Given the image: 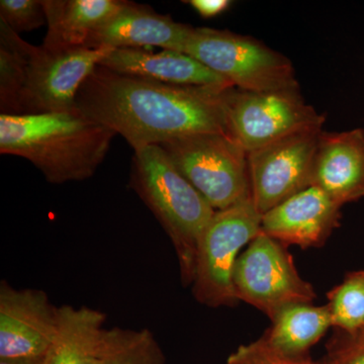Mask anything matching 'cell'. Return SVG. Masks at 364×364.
<instances>
[{
	"label": "cell",
	"mask_w": 364,
	"mask_h": 364,
	"mask_svg": "<svg viewBox=\"0 0 364 364\" xmlns=\"http://www.w3.org/2000/svg\"><path fill=\"white\" fill-rule=\"evenodd\" d=\"M231 90L168 85L98 65L81 85L76 109L136 150L196 134L229 135Z\"/></svg>",
	"instance_id": "obj_1"
},
{
	"label": "cell",
	"mask_w": 364,
	"mask_h": 364,
	"mask_svg": "<svg viewBox=\"0 0 364 364\" xmlns=\"http://www.w3.org/2000/svg\"><path fill=\"white\" fill-rule=\"evenodd\" d=\"M116 135L78 109L0 114V153L25 158L53 184L82 181L95 176Z\"/></svg>",
	"instance_id": "obj_2"
},
{
	"label": "cell",
	"mask_w": 364,
	"mask_h": 364,
	"mask_svg": "<svg viewBox=\"0 0 364 364\" xmlns=\"http://www.w3.org/2000/svg\"><path fill=\"white\" fill-rule=\"evenodd\" d=\"M130 186L169 237L182 284H193L198 241L215 210L158 145L134 150Z\"/></svg>",
	"instance_id": "obj_3"
},
{
	"label": "cell",
	"mask_w": 364,
	"mask_h": 364,
	"mask_svg": "<svg viewBox=\"0 0 364 364\" xmlns=\"http://www.w3.org/2000/svg\"><path fill=\"white\" fill-rule=\"evenodd\" d=\"M158 146L215 210L250 198L248 153L231 136L196 134Z\"/></svg>",
	"instance_id": "obj_4"
},
{
	"label": "cell",
	"mask_w": 364,
	"mask_h": 364,
	"mask_svg": "<svg viewBox=\"0 0 364 364\" xmlns=\"http://www.w3.org/2000/svg\"><path fill=\"white\" fill-rule=\"evenodd\" d=\"M262 215L252 198L215 210L203 230L196 251L193 294L203 305L219 308L239 303L233 272L241 249L261 232Z\"/></svg>",
	"instance_id": "obj_5"
},
{
	"label": "cell",
	"mask_w": 364,
	"mask_h": 364,
	"mask_svg": "<svg viewBox=\"0 0 364 364\" xmlns=\"http://www.w3.org/2000/svg\"><path fill=\"white\" fill-rule=\"evenodd\" d=\"M184 53L227 79L237 90L299 88L291 61L247 36L215 28H193Z\"/></svg>",
	"instance_id": "obj_6"
},
{
	"label": "cell",
	"mask_w": 364,
	"mask_h": 364,
	"mask_svg": "<svg viewBox=\"0 0 364 364\" xmlns=\"http://www.w3.org/2000/svg\"><path fill=\"white\" fill-rule=\"evenodd\" d=\"M325 117L296 90L245 91L227 98L229 135L249 153L304 132L322 130Z\"/></svg>",
	"instance_id": "obj_7"
},
{
	"label": "cell",
	"mask_w": 364,
	"mask_h": 364,
	"mask_svg": "<svg viewBox=\"0 0 364 364\" xmlns=\"http://www.w3.org/2000/svg\"><path fill=\"white\" fill-rule=\"evenodd\" d=\"M235 291L272 317L289 304L313 303L315 291L301 279L287 246L260 232L239 256L233 272Z\"/></svg>",
	"instance_id": "obj_8"
},
{
	"label": "cell",
	"mask_w": 364,
	"mask_h": 364,
	"mask_svg": "<svg viewBox=\"0 0 364 364\" xmlns=\"http://www.w3.org/2000/svg\"><path fill=\"white\" fill-rule=\"evenodd\" d=\"M111 48L52 52L33 46L21 95V114L73 111L81 85Z\"/></svg>",
	"instance_id": "obj_9"
},
{
	"label": "cell",
	"mask_w": 364,
	"mask_h": 364,
	"mask_svg": "<svg viewBox=\"0 0 364 364\" xmlns=\"http://www.w3.org/2000/svg\"><path fill=\"white\" fill-rule=\"evenodd\" d=\"M321 133L296 134L248 153L251 198L261 215L311 186Z\"/></svg>",
	"instance_id": "obj_10"
},
{
	"label": "cell",
	"mask_w": 364,
	"mask_h": 364,
	"mask_svg": "<svg viewBox=\"0 0 364 364\" xmlns=\"http://www.w3.org/2000/svg\"><path fill=\"white\" fill-rule=\"evenodd\" d=\"M59 306L42 289L0 284V359L44 358L56 335Z\"/></svg>",
	"instance_id": "obj_11"
},
{
	"label": "cell",
	"mask_w": 364,
	"mask_h": 364,
	"mask_svg": "<svg viewBox=\"0 0 364 364\" xmlns=\"http://www.w3.org/2000/svg\"><path fill=\"white\" fill-rule=\"evenodd\" d=\"M341 207L311 186L265 213L261 232L284 246L320 247L338 226Z\"/></svg>",
	"instance_id": "obj_12"
},
{
	"label": "cell",
	"mask_w": 364,
	"mask_h": 364,
	"mask_svg": "<svg viewBox=\"0 0 364 364\" xmlns=\"http://www.w3.org/2000/svg\"><path fill=\"white\" fill-rule=\"evenodd\" d=\"M193 30V26L176 23L169 16L155 13L150 7L127 1L119 13L91 33L85 47H160L168 51L184 53Z\"/></svg>",
	"instance_id": "obj_13"
},
{
	"label": "cell",
	"mask_w": 364,
	"mask_h": 364,
	"mask_svg": "<svg viewBox=\"0 0 364 364\" xmlns=\"http://www.w3.org/2000/svg\"><path fill=\"white\" fill-rule=\"evenodd\" d=\"M311 186L343 205L364 196V131L321 133Z\"/></svg>",
	"instance_id": "obj_14"
},
{
	"label": "cell",
	"mask_w": 364,
	"mask_h": 364,
	"mask_svg": "<svg viewBox=\"0 0 364 364\" xmlns=\"http://www.w3.org/2000/svg\"><path fill=\"white\" fill-rule=\"evenodd\" d=\"M117 73L138 76L168 85L235 88L219 74L210 70L186 53L164 50L153 53L145 49H112L100 62Z\"/></svg>",
	"instance_id": "obj_15"
},
{
	"label": "cell",
	"mask_w": 364,
	"mask_h": 364,
	"mask_svg": "<svg viewBox=\"0 0 364 364\" xmlns=\"http://www.w3.org/2000/svg\"><path fill=\"white\" fill-rule=\"evenodd\" d=\"M107 316L88 306H59L56 335L43 364H104Z\"/></svg>",
	"instance_id": "obj_16"
},
{
	"label": "cell",
	"mask_w": 364,
	"mask_h": 364,
	"mask_svg": "<svg viewBox=\"0 0 364 364\" xmlns=\"http://www.w3.org/2000/svg\"><path fill=\"white\" fill-rule=\"evenodd\" d=\"M126 4L119 0H45L48 30L42 47L52 52L85 47L91 33Z\"/></svg>",
	"instance_id": "obj_17"
},
{
	"label": "cell",
	"mask_w": 364,
	"mask_h": 364,
	"mask_svg": "<svg viewBox=\"0 0 364 364\" xmlns=\"http://www.w3.org/2000/svg\"><path fill=\"white\" fill-rule=\"evenodd\" d=\"M269 318L272 326L260 339L274 353L294 360L309 358V350L332 327L327 306L313 303L289 304Z\"/></svg>",
	"instance_id": "obj_18"
},
{
	"label": "cell",
	"mask_w": 364,
	"mask_h": 364,
	"mask_svg": "<svg viewBox=\"0 0 364 364\" xmlns=\"http://www.w3.org/2000/svg\"><path fill=\"white\" fill-rule=\"evenodd\" d=\"M32 44L0 20V112L20 116Z\"/></svg>",
	"instance_id": "obj_19"
},
{
	"label": "cell",
	"mask_w": 364,
	"mask_h": 364,
	"mask_svg": "<svg viewBox=\"0 0 364 364\" xmlns=\"http://www.w3.org/2000/svg\"><path fill=\"white\" fill-rule=\"evenodd\" d=\"M104 364H166V359L149 329L114 327L105 334Z\"/></svg>",
	"instance_id": "obj_20"
},
{
	"label": "cell",
	"mask_w": 364,
	"mask_h": 364,
	"mask_svg": "<svg viewBox=\"0 0 364 364\" xmlns=\"http://www.w3.org/2000/svg\"><path fill=\"white\" fill-rule=\"evenodd\" d=\"M332 327L340 334L354 337L364 330V269L348 273L327 294Z\"/></svg>",
	"instance_id": "obj_21"
},
{
	"label": "cell",
	"mask_w": 364,
	"mask_h": 364,
	"mask_svg": "<svg viewBox=\"0 0 364 364\" xmlns=\"http://www.w3.org/2000/svg\"><path fill=\"white\" fill-rule=\"evenodd\" d=\"M0 20L18 35L47 23L44 4L40 0H1Z\"/></svg>",
	"instance_id": "obj_22"
},
{
	"label": "cell",
	"mask_w": 364,
	"mask_h": 364,
	"mask_svg": "<svg viewBox=\"0 0 364 364\" xmlns=\"http://www.w3.org/2000/svg\"><path fill=\"white\" fill-rule=\"evenodd\" d=\"M231 364H322L310 358L294 360L282 358L270 350L261 339L248 345H242L228 360Z\"/></svg>",
	"instance_id": "obj_23"
},
{
	"label": "cell",
	"mask_w": 364,
	"mask_h": 364,
	"mask_svg": "<svg viewBox=\"0 0 364 364\" xmlns=\"http://www.w3.org/2000/svg\"><path fill=\"white\" fill-rule=\"evenodd\" d=\"M327 358L333 364H364V345L351 343L339 336L330 345Z\"/></svg>",
	"instance_id": "obj_24"
},
{
	"label": "cell",
	"mask_w": 364,
	"mask_h": 364,
	"mask_svg": "<svg viewBox=\"0 0 364 364\" xmlns=\"http://www.w3.org/2000/svg\"><path fill=\"white\" fill-rule=\"evenodd\" d=\"M191 4L203 18H214L224 13L231 6L229 0H191L184 1Z\"/></svg>",
	"instance_id": "obj_25"
},
{
	"label": "cell",
	"mask_w": 364,
	"mask_h": 364,
	"mask_svg": "<svg viewBox=\"0 0 364 364\" xmlns=\"http://www.w3.org/2000/svg\"><path fill=\"white\" fill-rule=\"evenodd\" d=\"M44 358L0 359V364H43Z\"/></svg>",
	"instance_id": "obj_26"
},
{
	"label": "cell",
	"mask_w": 364,
	"mask_h": 364,
	"mask_svg": "<svg viewBox=\"0 0 364 364\" xmlns=\"http://www.w3.org/2000/svg\"><path fill=\"white\" fill-rule=\"evenodd\" d=\"M340 336L343 337L344 339H346L347 341L351 342V343L364 345V330L363 332L359 333V334L354 337H346L342 334H340Z\"/></svg>",
	"instance_id": "obj_27"
},
{
	"label": "cell",
	"mask_w": 364,
	"mask_h": 364,
	"mask_svg": "<svg viewBox=\"0 0 364 364\" xmlns=\"http://www.w3.org/2000/svg\"><path fill=\"white\" fill-rule=\"evenodd\" d=\"M321 363H322V364H333V363H332V361H331V360H330V359H329V358H326L324 359V360L321 361Z\"/></svg>",
	"instance_id": "obj_28"
},
{
	"label": "cell",
	"mask_w": 364,
	"mask_h": 364,
	"mask_svg": "<svg viewBox=\"0 0 364 364\" xmlns=\"http://www.w3.org/2000/svg\"><path fill=\"white\" fill-rule=\"evenodd\" d=\"M226 364H231V363H230L229 361H227Z\"/></svg>",
	"instance_id": "obj_29"
}]
</instances>
